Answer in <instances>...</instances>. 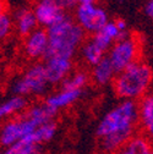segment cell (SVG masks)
<instances>
[{
    "label": "cell",
    "mask_w": 153,
    "mask_h": 154,
    "mask_svg": "<svg viewBox=\"0 0 153 154\" xmlns=\"http://www.w3.org/2000/svg\"><path fill=\"white\" fill-rule=\"evenodd\" d=\"M44 67L49 85H56V83H61L70 75L72 69V63L70 59L52 57V59L45 60Z\"/></svg>",
    "instance_id": "cell-10"
},
{
    "label": "cell",
    "mask_w": 153,
    "mask_h": 154,
    "mask_svg": "<svg viewBox=\"0 0 153 154\" xmlns=\"http://www.w3.org/2000/svg\"><path fill=\"white\" fill-rule=\"evenodd\" d=\"M139 121V108L135 100H124L111 109L97 127V137L104 152L115 153L135 132Z\"/></svg>",
    "instance_id": "cell-1"
},
{
    "label": "cell",
    "mask_w": 153,
    "mask_h": 154,
    "mask_svg": "<svg viewBox=\"0 0 153 154\" xmlns=\"http://www.w3.org/2000/svg\"><path fill=\"white\" fill-rule=\"evenodd\" d=\"M152 80V67L140 60L117 73L113 81V88L119 98L125 100H136L147 94Z\"/></svg>",
    "instance_id": "cell-3"
},
{
    "label": "cell",
    "mask_w": 153,
    "mask_h": 154,
    "mask_svg": "<svg viewBox=\"0 0 153 154\" xmlns=\"http://www.w3.org/2000/svg\"><path fill=\"white\" fill-rule=\"evenodd\" d=\"M49 37V48L45 60L52 57L72 59L77 49L85 43V31L80 25L66 17L61 22L47 29Z\"/></svg>",
    "instance_id": "cell-2"
},
{
    "label": "cell",
    "mask_w": 153,
    "mask_h": 154,
    "mask_svg": "<svg viewBox=\"0 0 153 154\" xmlns=\"http://www.w3.org/2000/svg\"><path fill=\"white\" fill-rule=\"evenodd\" d=\"M12 27H14V18L8 12L0 15V41L5 39L12 32Z\"/></svg>",
    "instance_id": "cell-22"
},
{
    "label": "cell",
    "mask_w": 153,
    "mask_h": 154,
    "mask_svg": "<svg viewBox=\"0 0 153 154\" xmlns=\"http://www.w3.org/2000/svg\"><path fill=\"white\" fill-rule=\"evenodd\" d=\"M8 12V3L6 0H0V15Z\"/></svg>",
    "instance_id": "cell-26"
},
{
    "label": "cell",
    "mask_w": 153,
    "mask_h": 154,
    "mask_svg": "<svg viewBox=\"0 0 153 154\" xmlns=\"http://www.w3.org/2000/svg\"><path fill=\"white\" fill-rule=\"evenodd\" d=\"M49 82L45 75V67L43 64H34L28 70L20 77L18 80L15 81L12 85V91L15 95H20V97H25V95L30 94H42Z\"/></svg>",
    "instance_id": "cell-5"
},
{
    "label": "cell",
    "mask_w": 153,
    "mask_h": 154,
    "mask_svg": "<svg viewBox=\"0 0 153 154\" xmlns=\"http://www.w3.org/2000/svg\"><path fill=\"white\" fill-rule=\"evenodd\" d=\"M139 121L149 137H153V93H147L139 103Z\"/></svg>",
    "instance_id": "cell-12"
},
{
    "label": "cell",
    "mask_w": 153,
    "mask_h": 154,
    "mask_svg": "<svg viewBox=\"0 0 153 154\" xmlns=\"http://www.w3.org/2000/svg\"><path fill=\"white\" fill-rule=\"evenodd\" d=\"M88 75L85 71H77L73 72L72 75L70 73L66 79L60 83L61 89L66 91H81L88 82Z\"/></svg>",
    "instance_id": "cell-20"
},
{
    "label": "cell",
    "mask_w": 153,
    "mask_h": 154,
    "mask_svg": "<svg viewBox=\"0 0 153 154\" xmlns=\"http://www.w3.org/2000/svg\"><path fill=\"white\" fill-rule=\"evenodd\" d=\"M49 48V37L45 28H37L23 41V51L28 59H45Z\"/></svg>",
    "instance_id": "cell-9"
},
{
    "label": "cell",
    "mask_w": 153,
    "mask_h": 154,
    "mask_svg": "<svg viewBox=\"0 0 153 154\" xmlns=\"http://www.w3.org/2000/svg\"><path fill=\"white\" fill-rule=\"evenodd\" d=\"M37 149L38 147L36 144L31 143L27 138H23L10 146V148L6 149L4 154H34Z\"/></svg>",
    "instance_id": "cell-21"
},
{
    "label": "cell",
    "mask_w": 153,
    "mask_h": 154,
    "mask_svg": "<svg viewBox=\"0 0 153 154\" xmlns=\"http://www.w3.org/2000/svg\"><path fill=\"white\" fill-rule=\"evenodd\" d=\"M153 147L151 141L140 134H133V136L114 154H151Z\"/></svg>",
    "instance_id": "cell-13"
},
{
    "label": "cell",
    "mask_w": 153,
    "mask_h": 154,
    "mask_svg": "<svg viewBox=\"0 0 153 154\" xmlns=\"http://www.w3.org/2000/svg\"><path fill=\"white\" fill-rule=\"evenodd\" d=\"M14 26L17 33L21 37H27L33 31L38 28L37 18L33 14V10L30 8H21L18 9L14 15Z\"/></svg>",
    "instance_id": "cell-11"
},
{
    "label": "cell",
    "mask_w": 153,
    "mask_h": 154,
    "mask_svg": "<svg viewBox=\"0 0 153 154\" xmlns=\"http://www.w3.org/2000/svg\"><path fill=\"white\" fill-rule=\"evenodd\" d=\"M38 127L39 125L25 114L23 116L11 120L3 126V128L0 130V144L12 146L16 142L30 136Z\"/></svg>",
    "instance_id": "cell-7"
},
{
    "label": "cell",
    "mask_w": 153,
    "mask_h": 154,
    "mask_svg": "<svg viewBox=\"0 0 153 154\" xmlns=\"http://www.w3.org/2000/svg\"><path fill=\"white\" fill-rule=\"evenodd\" d=\"M55 132H56V124L50 121V122H47V124L39 126L34 132H32L30 136H27L25 138H27L31 143L38 146L41 143H45V142L50 141L54 137Z\"/></svg>",
    "instance_id": "cell-18"
},
{
    "label": "cell",
    "mask_w": 153,
    "mask_h": 154,
    "mask_svg": "<svg viewBox=\"0 0 153 154\" xmlns=\"http://www.w3.org/2000/svg\"><path fill=\"white\" fill-rule=\"evenodd\" d=\"M76 22L86 33L95 34L109 22V17L97 4H79L76 6Z\"/></svg>",
    "instance_id": "cell-6"
},
{
    "label": "cell",
    "mask_w": 153,
    "mask_h": 154,
    "mask_svg": "<svg viewBox=\"0 0 153 154\" xmlns=\"http://www.w3.org/2000/svg\"><path fill=\"white\" fill-rule=\"evenodd\" d=\"M97 0H77L79 4H95Z\"/></svg>",
    "instance_id": "cell-27"
},
{
    "label": "cell",
    "mask_w": 153,
    "mask_h": 154,
    "mask_svg": "<svg viewBox=\"0 0 153 154\" xmlns=\"http://www.w3.org/2000/svg\"><path fill=\"white\" fill-rule=\"evenodd\" d=\"M81 95V91H66V89H61L60 92L55 93L50 97H48L45 99V104L49 105L50 108L55 109L58 111L61 108L69 106L70 104L75 103L80 98Z\"/></svg>",
    "instance_id": "cell-15"
},
{
    "label": "cell",
    "mask_w": 153,
    "mask_h": 154,
    "mask_svg": "<svg viewBox=\"0 0 153 154\" xmlns=\"http://www.w3.org/2000/svg\"><path fill=\"white\" fill-rule=\"evenodd\" d=\"M56 3L59 4L60 8H63L64 10H67V9H72L75 8L76 5H79L77 0H55Z\"/></svg>",
    "instance_id": "cell-23"
},
{
    "label": "cell",
    "mask_w": 153,
    "mask_h": 154,
    "mask_svg": "<svg viewBox=\"0 0 153 154\" xmlns=\"http://www.w3.org/2000/svg\"><path fill=\"white\" fill-rule=\"evenodd\" d=\"M55 114H56V110L53 109V108H50L45 103L33 105L26 112L27 116L30 119L34 120L39 126H42V125H44L47 122H50L52 119L55 116Z\"/></svg>",
    "instance_id": "cell-16"
},
{
    "label": "cell",
    "mask_w": 153,
    "mask_h": 154,
    "mask_svg": "<svg viewBox=\"0 0 153 154\" xmlns=\"http://www.w3.org/2000/svg\"><path fill=\"white\" fill-rule=\"evenodd\" d=\"M145 14L153 20V0H148L145 5Z\"/></svg>",
    "instance_id": "cell-24"
},
{
    "label": "cell",
    "mask_w": 153,
    "mask_h": 154,
    "mask_svg": "<svg viewBox=\"0 0 153 154\" xmlns=\"http://www.w3.org/2000/svg\"><path fill=\"white\" fill-rule=\"evenodd\" d=\"M115 76H117V72L114 70L110 60L108 59V56H105L103 60H101L97 65L93 66L92 79L99 86H104V85L114 81Z\"/></svg>",
    "instance_id": "cell-14"
},
{
    "label": "cell",
    "mask_w": 153,
    "mask_h": 154,
    "mask_svg": "<svg viewBox=\"0 0 153 154\" xmlns=\"http://www.w3.org/2000/svg\"><path fill=\"white\" fill-rule=\"evenodd\" d=\"M81 54L83 60L89 65V66H95L101 60L105 57V51L99 48L92 39L85 42L81 47Z\"/></svg>",
    "instance_id": "cell-17"
},
{
    "label": "cell",
    "mask_w": 153,
    "mask_h": 154,
    "mask_svg": "<svg viewBox=\"0 0 153 154\" xmlns=\"http://www.w3.org/2000/svg\"><path fill=\"white\" fill-rule=\"evenodd\" d=\"M32 10L37 18L38 26L47 29L67 17L65 10L60 8L55 0H36Z\"/></svg>",
    "instance_id": "cell-8"
},
{
    "label": "cell",
    "mask_w": 153,
    "mask_h": 154,
    "mask_svg": "<svg viewBox=\"0 0 153 154\" xmlns=\"http://www.w3.org/2000/svg\"><path fill=\"white\" fill-rule=\"evenodd\" d=\"M114 22H115V25H117V27H118V29L120 32H126L127 25H126V22L123 20V18H118V20H115Z\"/></svg>",
    "instance_id": "cell-25"
},
{
    "label": "cell",
    "mask_w": 153,
    "mask_h": 154,
    "mask_svg": "<svg viewBox=\"0 0 153 154\" xmlns=\"http://www.w3.org/2000/svg\"><path fill=\"white\" fill-rule=\"evenodd\" d=\"M140 42L137 38L129 34L126 38L117 41L108 51V59L110 60L117 73L125 70L130 65L140 61Z\"/></svg>",
    "instance_id": "cell-4"
},
{
    "label": "cell",
    "mask_w": 153,
    "mask_h": 154,
    "mask_svg": "<svg viewBox=\"0 0 153 154\" xmlns=\"http://www.w3.org/2000/svg\"><path fill=\"white\" fill-rule=\"evenodd\" d=\"M26 106H27V100L25 99V97L14 95V97L8 99L6 102L0 104V120L23 110Z\"/></svg>",
    "instance_id": "cell-19"
},
{
    "label": "cell",
    "mask_w": 153,
    "mask_h": 154,
    "mask_svg": "<svg viewBox=\"0 0 153 154\" xmlns=\"http://www.w3.org/2000/svg\"><path fill=\"white\" fill-rule=\"evenodd\" d=\"M151 154H153V149H152V152H151Z\"/></svg>",
    "instance_id": "cell-28"
}]
</instances>
